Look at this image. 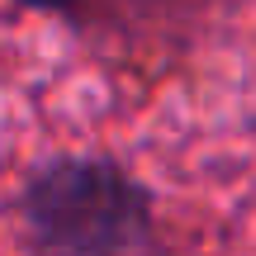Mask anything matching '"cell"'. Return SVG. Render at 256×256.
<instances>
[{"label":"cell","instance_id":"2","mask_svg":"<svg viewBox=\"0 0 256 256\" xmlns=\"http://www.w3.org/2000/svg\"><path fill=\"white\" fill-rule=\"evenodd\" d=\"M19 5H28V10H72L76 0H19Z\"/></svg>","mask_w":256,"mask_h":256},{"label":"cell","instance_id":"1","mask_svg":"<svg viewBox=\"0 0 256 256\" xmlns=\"http://www.w3.org/2000/svg\"><path fill=\"white\" fill-rule=\"evenodd\" d=\"M19 214L38 256H138L156 232L152 190L100 156H62L34 171Z\"/></svg>","mask_w":256,"mask_h":256}]
</instances>
